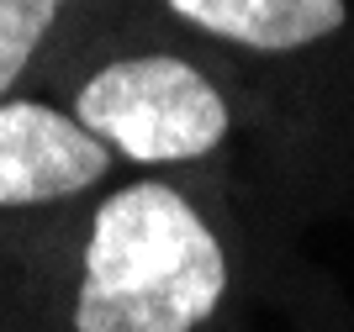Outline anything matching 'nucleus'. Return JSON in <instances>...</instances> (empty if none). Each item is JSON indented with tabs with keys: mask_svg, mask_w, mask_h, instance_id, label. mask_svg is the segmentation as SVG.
<instances>
[{
	"mask_svg": "<svg viewBox=\"0 0 354 332\" xmlns=\"http://www.w3.org/2000/svg\"><path fill=\"white\" fill-rule=\"evenodd\" d=\"M227 295V253L175 185L133 179L90 217L74 332H196Z\"/></svg>",
	"mask_w": 354,
	"mask_h": 332,
	"instance_id": "f257e3e1",
	"label": "nucleus"
},
{
	"mask_svg": "<svg viewBox=\"0 0 354 332\" xmlns=\"http://www.w3.org/2000/svg\"><path fill=\"white\" fill-rule=\"evenodd\" d=\"M74 116L111 148V159L148 169L207 159L233 127L227 95L180 53H127L101 64L74 90Z\"/></svg>",
	"mask_w": 354,
	"mask_h": 332,
	"instance_id": "f03ea898",
	"label": "nucleus"
},
{
	"mask_svg": "<svg viewBox=\"0 0 354 332\" xmlns=\"http://www.w3.org/2000/svg\"><path fill=\"white\" fill-rule=\"evenodd\" d=\"M111 169V148L74 111L48 101H0V206H53L85 195Z\"/></svg>",
	"mask_w": 354,
	"mask_h": 332,
	"instance_id": "7ed1b4c3",
	"label": "nucleus"
},
{
	"mask_svg": "<svg viewBox=\"0 0 354 332\" xmlns=\"http://www.w3.org/2000/svg\"><path fill=\"white\" fill-rule=\"evenodd\" d=\"M180 21L254 53H296L328 43L349 21V0H164Z\"/></svg>",
	"mask_w": 354,
	"mask_h": 332,
	"instance_id": "20e7f679",
	"label": "nucleus"
},
{
	"mask_svg": "<svg viewBox=\"0 0 354 332\" xmlns=\"http://www.w3.org/2000/svg\"><path fill=\"white\" fill-rule=\"evenodd\" d=\"M64 6L69 0H0V101L27 74V64L37 58L43 37L64 16Z\"/></svg>",
	"mask_w": 354,
	"mask_h": 332,
	"instance_id": "39448f33",
	"label": "nucleus"
}]
</instances>
